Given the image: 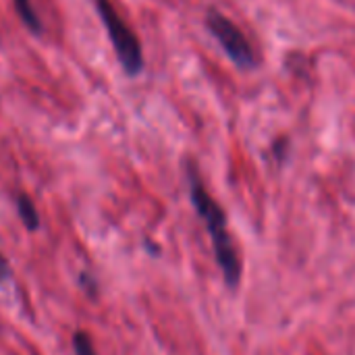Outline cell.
I'll return each instance as SVG.
<instances>
[{
	"label": "cell",
	"instance_id": "cell-5",
	"mask_svg": "<svg viewBox=\"0 0 355 355\" xmlns=\"http://www.w3.org/2000/svg\"><path fill=\"white\" fill-rule=\"evenodd\" d=\"M17 212H19L23 225L29 231H35L40 227V214H37V208H35V204L31 202L29 196H25V193L17 196Z\"/></svg>",
	"mask_w": 355,
	"mask_h": 355
},
{
	"label": "cell",
	"instance_id": "cell-3",
	"mask_svg": "<svg viewBox=\"0 0 355 355\" xmlns=\"http://www.w3.org/2000/svg\"><path fill=\"white\" fill-rule=\"evenodd\" d=\"M206 25L212 31V35L220 42V46L225 48V52L231 56V60L241 67V69H254L256 64V54L252 50V44L248 42V37L243 35V31L225 15L216 12V10H208L206 17Z\"/></svg>",
	"mask_w": 355,
	"mask_h": 355
},
{
	"label": "cell",
	"instance_id": "cell-2",
	"mask_svg": "<svg viewBox=\"0 0 355 355\" xmlns=\"http://www.w3.org/2000/svg\"><path fill=\"white\" fill-rule=\"evenodd\" d=\"M94 6L98 10V17L102 19V25L108 33V40L114 48V54L123 71L127 75H139L144 71V52L137 35L125 23V19L119 15L110 0H94Z\"/></svg>",
	"mask_w": 355,
	"mask_h": 355
},
{
	"label": "cell",
	"instance_id": "cell-4",
	"mask_svg": "<svg viewBox=\"0 0 355 355\" xmlns=\"http://www.w3.org/2000/svg\"><path fill=\"white\" fill-rule=\"evenodd\" d=\"M15 4V10L21 19V23L31 31V33H42L44 25H42V19L37 15V10L33 8V2L31 0H12Z\"/></svg>",
	"mask_w": 355,
	"mask_h": 355
},
{
	"label": "cell",
	"instance_id": "cell-6",
	"mask_svg": "<svg viewBox=\"0 0 355 355\" xmlns=\"http://www.w3.org/2000/svg\"><path fill=\"white\" fill-rule=\"evenodd\" d=\"M73 349H75L77 355H96V349H94V343H92L89 335L83 333V331L75 333V337H73Z\"/></svg>",
	"mask_w": 355,
	"mask_h": 355
},
{
	"label": "cell",
	"instance_id": "cell-1",
	"mask_svg": "<svg viewBox=\"0 0 355 355\" xmlns=\"http://www.w3.org/2000/svg\"><path fill=\"white\" fill-rule=\"evenodd\" d=\"M189 191H191V202L198 210V214L204 218L206 229L212 237L214 254L218 260V266L223 270V277L231 289H235L241 281V262L237 256V250L233 245V239L227 229V218L223 208L212 200V196L206 191L200 175L196 173L193 166H189Z\"/></svg>",
	"mask_w": 355,
	"mask_h": 355
},
{
	"label": "cell",
	"instance_id": "cell-7",
	"mask_svg": "<svg viewBox=\"0 0 355 355\" xmlns=\"http://www.w3.org/2000/svg\"><path fill=\"white\" fill-rule=\"evenodd\" d=\"M8 272H10V270H8V262L0 256V281H2V279H6V277H8Z\"/></svg>",
	"mask_w": 355,
	"mask_h": 355
}]
</instances>
